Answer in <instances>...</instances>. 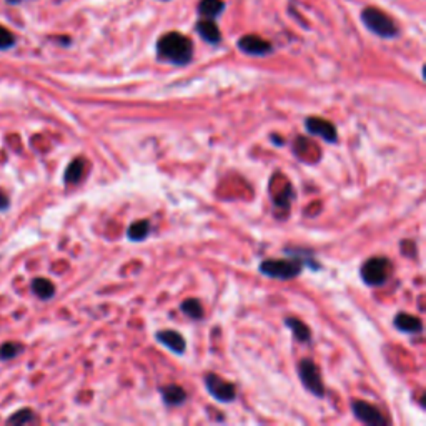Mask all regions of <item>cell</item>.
Wrapping results in <instances>:
<instances>
[{
  "instance_id": "cell-1",
  "label": "cell",
  "mask_w": 426,
  "mask_h": 426,
  "mask_svg": "<svg viewBox=\"0 0 426 426\" xmlns=\"http://www.w3.org/2000/svg\"><path fill=\"white\" fill-rule=\"evenodd\" d=\"M157 58L177 67L187 65L193 58V42L180 32H167L157 42Z\"/></svg>"
},
{
  "instance_id": "cell-2",
  "label": "cell",
  "mask_w": 426,
  "mask_h": 426,
  "mask_svg": "<svg viewBox=\"0 0 426 426\" xmlns=\"http://www.w3.org/2000/svg\"><path fill=\"white\" fill-rule=\"evenodd\" d=\"M361 22L372 34H375L376 37L381 39H395L400 35V29H398L396 22L390 17L388 14L383 10H380L378 7H365L360 14Z\"/></svg>"
},
{
  "instance_id": "cell-3",
  "label": "cell",
  "mask_w": 426,
  "mask_h": 426,
  "mask_svg": "<svg viewBox=\"0 0 426 426\" xmlns=\"http://www.w3.org/2000/svg\"><path fill=\"white\" fill-rule=\"evenodd\" d=\"M303 260L295 255L290 260H265L260 264V273L277 280H293L303 272Z\"/></svg>"
},
{
  "instance_id": "cell-4",
  "label": "cell",
  "mask_w": 426,
  "mask_h": 426,
  "mask_svg": "<svg viewBox=\"0 0 426 426\" xmlns=\"http://www.w3.org/2000/svg\"><path fill=\"white\" fill-rule=\"evenodd\" d=\"M393 273V265L388 258L373 257L361 266V280L368 286H381L390 280Z\"/></svg>"
},
{
  "instance_id": "cell-5",
  "label": "cell",
  "mask_w": 426,
  "mask_h": 426,
  "mask_svg": "<svg viewBox=\"0 0 426 426\" xmlns=\"http://www.w3.org/2000/svg\"><path fill=\"white\" fill-rule=\"evenodd\" d=\"M298 376H300L301 383L310 393L318 398L325 396V385L321 380L320 370L313 363L312 360H301L298 365Z\"/></svg>"
},
{
  "instance_id": "cell-6",
  "label": "cell",
  "mask_w": 426,
  "mask_h": 426,
  "mask_svg": "<svg viewBox=\"0 0 426 426\" xmlns=\"http://www.w3.org/2000/svg\"><path fill=\"white\" fill-rule=\"evenodd\" d=\"M205 386L206 390H209L210 395H212L217 401H220V403H232L235 398H237L235 385L224 380L222 376L215 375V373L205 375Z\"/></svg>"
},
{
  "instance_id": "cell-7",
  "label": "cell",
  "mask_w": 426,
  "mask_h": 426,
  "mask_svg": "<svg viewBox=\"0 0 426 426\" xmlns=\"http://www.w3.org/2000/svg\"><path fill=\"white\" fill-rule=\"evenodd\" d=\"M237 47L238 50H242L246 55H253V57H265V55H270L273 52L272 43L255 34L244 35L237 42Z\"/></svg>"
},
{
  "instance_id": "cell-8",
  "label": "cell",
  "mask_w": 426,
  "mask_h": 426,
  "mask_svg": "<svg viewBox=\"0 0 426 426\" xmlns=\"http://www.w3.org/2000/svg\"><path fill=\"white\" fill-rule=\"evenodd\" d=\"M352 409L355 413V416L361 423L370 425V426H385L388 423V420L381 415L380 409L376 406L366 403L363 400H355L352 403Z\"/></svg>"
},
{
  "instance_id": "cell-9",
  "label": "cell",
  "mask_w": 426,
  "mask_h": 426,
  "mask_svg": "<svg viewBox=\"0 0 426 426\" xmlns=\"http://www.w3.org/2000/svg\"><path fill=\"white\" fill-rule=\"evenodd\" d=\"M305 129L315 137H321L325 142L337 143L338 142V132L337 127L332 122L325 120V118L310 117L305 120Z\"/></svg>"
},
{
  "instance_id": "cell-10",
  "label": "cell",
  "mask_w": 426,
  "mask_h": 426,
  "mask_svg": "<svg viewBox=\"0 0 426 426\" xmlns=\"http://www.w3.org/2000/svg\"><path fill=\"white\" fill-rule=\"evenodd\" d=\"M155 338H157L158 343H162L165 348L177 353V355H183V353H185L187 348L185 338H183L178 332H175V330H162V332H157Z\"/></svg>"
},
{
  "instance_id": "cell-11",
  "label": "cell",
  "mask_w": 426,
  "mask_h": 426,
  "mask_svg": "<svg viewBox=\"0 0 426 426\" xmlns=\"http://www.w3.org/2000/svg\"><path fill=\"white\" fill-rule=\"evenodd\" d=\"M195 30L210 45H218L222 42V32L213 19H200V21H197Z\"/></svg>"
},
{
  "instance_id": "cell-12",
  "label": "cell",
  "mask_w": 426,
  "mask_h": 426,
  "mask_svg": "<svg viewBox=\"0 0 426 426\" xmlns=\"http://www.w3.org/2000/svg\"><path fill=\"white\" fill-rule=\"evenodd\" d=\"M395 328L403 333H421L423 332V323L418 317H413L409 313H398L393 320Z\"/></svg>"
},
{
  "instance_id": "cell-13",
  "label": "cell",
  "mask_w": 426,
  "mask_h": 426,
  "mask_svg": "<svg viewBox=\"0 0 426 426\" xmlns=\"http://www.w3.org/2000/svg\"><path fill=\"white\" fill-rule=\"evenodd\" d=\"M160 395L163 398V403L167 406H180L187 401L185 390L178 385H167L160 388Z\"/></svg>"
},
{
  "instance_id": "cell-14",
  "label": "cell",
  "mask_w": 426,
  "mask_h": 426,
  "mask_svg": "<svg viewBox=\"0 0 426 426\" xmlns=\"http://www.w3.org/2000/svg\"><path fill=\"white\" fill-rule=\"evenodd\" d=\"M225 10V2L224 0H200L197 6L198 15H202V19H217L224 14Z\"/></svg>"
},
{
  "instance_id": "cell-15",
  "label": "cell",
  "mask_w": 426,
  "mask_h": 426,
  "mask_svg": "<svg viewBox=\"0 0 426 426\" xmlns=\"http://www.w3.org/2000/svg\"><path fill=\"white\" fill-rule=\"evenodd\" d=\"M285 325L292 330L293 337L297 338L298 341H301V343L310 341V338H312V332H310L308 326H306L303 321L298 320V318H292V317L285 318Z\"/></svg>"
},
{
  "instance_id": "cell-16",
  "label": "cell",
  "mask_w": 426,
  "mask_h": 426,
  "mask_svg": "<svg viewBox=\"0 0 426 426\" xmlns=\"http://www.w3.org/2000/svg\"><path fill=\"white\" fill-rule=\"evenodd\" d=\"M149 233H150V222L138 220V222H134V224L129 226L127 237H129V240H132V242H142L149 237Z\"/></svg>"
},
{
  "instance_id": "cell-17",
  "label": "cell",
  "mask_w": 426,
  "mask_h": 426,
  "mask_svg": "<svg viewBox=\"0 0 426 426\" xmlns=\"http://www.w3.org/2000/svg\"><path fill=\"white\" fill-rule=\"evenodd\" d=\"M32 290H34V293L37 295L39 298H42V300H49L55 293L54 284H52L50 280H47V278H35L34 284H32Z\"/></svg>"
},
{
  "instance_id": "cell-18",
  "label": "cell",
  "mask_w": 426,
  "mask_h": 426,
  "mask_svg": "<svg viewBox=\"0 0 426 426\" xmlns=\"http://www.w3.org/2000/svg\"><path fill=\"white\" fill-rule=\"evenodd\" d=\"M83 170H85V162L82 158H77L67 167L65 170V183L69 185H75L77 182H81V178L83 177Z\"/></svg>"
},
{
  "instance_id": "cell-19",
  "label": "cell",
  "mask_w": 426,
  "mask_h": 426,
  "mask_svg": "<svg viewBox=\"0 0 426 426\" xmlns=\"http://www.w3.org/2000/svg\"><path fill=\"white\" fill-rule=\"evenodd\" d=\"M180 308H182V312L185 313L189 318H192V320H202L203 315H205L203 313V306L197 298H189V300H185Z\"/></svg>"
},
{
  "instance_id": "cell-20",
  "label": "cell",
  "mask_w": 426,
  "mask_h": 426,
  "mask_svg": "<svg viewBox=\"0 0 426 426\" xmlns=\"http://www.w3.org/2000/svg\"><path fill=\"white\" fill-rule=\"evenodd\" d=\"M15 35L9 29L0 25V50H9L15 45Z\"/></svg>"
},
{
  "instance_id": "cell-21",
  "label": "cell",
  "mask_w": 426,
  "mask_h": 426,
  "mask_svg": "<svg viewBox=\"0 0 426 426\" xmlns=\"http://www.w3.org/2000/svg\"><path fill=\"white\" fill-rule=\"evenodd\" d=\"M22 346L17 343H6L0 346V358L2 360H12L14 356H17L21 353Z\"/></svg>"
},
{
  "instance_id": "cell-22",
  "label": "cell",
  "mask_w": 426,
  "mask_h": 426,
  "mask_svg": "<svg viewBox=\"0 0 426 426\" xmlns=\"http://www.w3.org/2000/svg\"><path fill=\"white\" fill-rule=\"evenodd\" d=\"M30 421H34V413L29 412V409H22V412H17L14 416L10 418L9 423L25 425V423H30Z\"/></svg>"
},
{
  "instance_id": "cell-23",
  "label": "cell",
  "mask_w": 426,
  "mask_h": 426,
  "mask_svg": "<svg viewBox=\"0 0 426 426\" xmlns=\"http://www.w3.org/2000/svg\"><path fill=\"white\" fill-rule=\"evenodd\" d=\"M7 205H9V202H7V198L3 197V195H0V209H6Z\"/></svg>"
},
{
  "instance_id": "cell-24",
  "label": "cell",
  "mask_w": 426,
  "mask_h": 426,
  "mask_svg": "<svg viewBox=\"0 0 426 426\" xmlns=\"http://www.w3.org/2000/svg\"><path fill=\"white\" fill-rule=\"evenodd\" d=\"M7 2H9L10 6H17V3H21L22 0H7Z\"/></svg>"
},
{
  "instance_id": "cell-25",
  "label": "cell",
  "mask_w": 426,
  "mask_h": 426,
  "mask_svg": "<svg viewBox=\"0 0 426 426\" xmlns=\"http://www.w3.org/2000/svg\"><path fill=\"white\" fill-rule=\"evenodd\" d=\"M160 2H169V0H160Z\"/></svg>"
}]
</instances>
